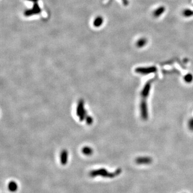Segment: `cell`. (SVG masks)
Wrapping results in <instances>:
<instances>
[{"label":"cell","mask_w":193,"mask_h":193,"mask_svg":"<svg viewBox=\"0 0 193 193\" xmlns=\"http://www.w3.org/2000/svg\"><path fill=\"white\" fill-rule=\"evenodd\" d=\"M121 173V169H117L114 172H109L106 169H100L96 170H93L90 172L89 176L91 177H96V176H101L104 178H113L114 177L119 175Z\"/></svg>","instance_id":"obj_1"},{"label":"cell","mask_w":193,"mask_h":193,"mask_svg":"<svg viewBox=\"0 0 193 193\" xmlns=\"http://www.w3.org/2000/svg\"><path fill=\"white\" fill-rule=\"evenodd\" d=\"M157 72V68L155 67H140L135 69V72L142 75H148L153 72Z\"/></svg>","instance_id":"obj_2"},{"label":"cell","mask_w":193,"mask_h":193,"mask_svg":"<svg viewBox=\"0 0 193 193\" xmlns=\"http://www.w3.org/2000/svg\"><path fill=\"white\" fill-rule=\"evenodd\" d=\"M77 114L80 117L81 121H83V119L85 117L86 113L85 110L84 109V102L83 100H81L79 102L78 107L77 109Z\"/></svg>","instance_id":"obj_3"},{"label":"cell","mask_w":193,"mask_h":193,"mask_svg":"<svg viewBox=\"0 0 193 193\" xmlns=\"http://www.w3.org/2000/svg\"><path fill=\"white\" fill-rule=\"evenodd\" d=\"M152 82L149 81L145 84L143 90L141 91V96L142 99H146L150 92V90Z\"/></svg>","instance_id":"obj_4"},{"label":"cell","mask_w":193,"mask_h":193,"mask_svg":"<svg viewBox=\"0 0 193 193\" xmlns=\"http://www.w3.org/2000/svg\"><path fill=\"white\" fill-rule=\"evenodd\" d=\"M152 162V159L148 157H140L135 160V162L138 165H148Z\"/></svg>","instance_id":"obj_5"},{"label":"cell","mask_w":193,"mask_h":193,"mask_svg":"<svg viewBox=\"0 0 193 193\" xmlns=\"http://www.w3.org/2000/svg\"><path fill=\"white\" fill-rule=\"evenodd\" d=\"M166 8L164 6H160L156 8L152 12V15L154 17L158 18L162 16L165 11Z\"/></svg>","instance_id":"obj_6"},{"label":"cell","mask_w":193,"mask_h":193,"mask_svg":"<svg viewBox=\"0 0 193 193\" xmlns=\"http://www.w3.org/2000/svg\"><path fill=\"white\" fill-rule=\"evenodd\" d=\"M148 43L147 39L145 37L139 38L136 42V46L137 48H141L144 47Z\"/></svg>","instance_id":"obj_7"},{"label":"cell","mask_w":193,"mask_h":193,"mask_svg":"<svg viewBox=\"0 0 193 193\" xmlns=\"http://www.w3.org/2000/svg\"><path fill=\"white\" fill-rule=\"evenodd\" d=\"M68 160V153L66 150H63L61 154V162L63 165H65Z\"/></svg>","instance_id":"obj_8"},{"label":"cell","mask_w":193,"mask_h":193,"mask_svg":"<svg viewBox=\"0 0 193 193\" xmlns=\"http://www.w3.org/2000/svg\"><path fill=\"white\" fill-rule=\"evenodd\" d=\"M8 190L11 192H15L18 190V185L17 183L15 181H11L8 184Z\"/></svg>","instance_id":"obj_9"},{"label":"cell","mask_w":193,"mask_h":193,"mask_svg":"<svg viewBox=\"0 0 193 193\" xmlns=\"http://www.w3.org/2000/svg\"><path fill=\"white\" fill-rule=\"evenodd\" d=\"M183 15L185 17H190L193 15V11L191 10L190 9H185L183 11Z\"/></svg>","instance_id":"obj_10"},{"label":"cell","mask_w":193,"mask_h":193,"mask_svg":"<svg viewBox=\"0 0 193 193\" xmlns=\"http://www.w3.org/2000/svg\"><path fill=\"white\" fill-rule=\"evenodd\" d=\"M103 18L101 17H98L95 19L94 22V25L95 26H100V25L103 23Z\"/></svg>","instance_id":"obj_11"},{"label":"cell","mask_w":193,"mask_h":193,"mask_svg":"<svg viewBox=\"0 0 193 193\" xmlns=\"http://www.w3.org/2000/svg\"><path fill=\"white\" fill-rule=\"evenodd\" d=\"M82 151L84 155L87 156L91 155L92 153V149L90 148L89 147H85L83 149Z\"/></svg>","instance_id":"obj_12"},{"label":"cell","mask_w":193,"mask_h":193,"mask_svg":"<svg viewBox=\"0 0 193 193\" xmlns=\"http://www.w3.org/2000/svg\"><path fill=\"white\" fill-rule=\"evenodd\" d=\"M184 79H185V82H187V83H191V82H192V81H193V76H192V74H187V75L185 77Z\"/></svg>","instance_id":"obj_13"},{"label":"cell","mask_w":193,"mask_h":193,"mask_svg":"<svg viewBox=\"0 0 193 193\" xmlns=\"http://www.w3.org/2000/svg\"><path fill=\"white\" fill-rule=\"evenodd\" d=\"M188 127L190 130L193 131V118L190 119L188 122Z\"/></svg>","instance_id":"obj_14"},{"label":"cell","mask_w":193,"mask_h":193,"mask_svg":"<svg viewBox=\"0 0 193 193\" xmlns=\"http://www.w3.org/2000/svg\"><path fill=\"white\" fill-rule=\"evenodd\" d=\"M86 120H86V121H87V123L88 124H91L92 122V121H93V120H92V119L91 117H87Z\"/></svg>","instance_id":"obj_15"},{"label":"cell","mask_w":193,"mask_h":193,"mask_svg":"<svg viewBox=\"0 0 193 193\" xmlns=\"http://www.w3.org/2000/svg\"><path fill=\"white\" fill-rule=\"evenodd\" d=\"M123 1H124V0H123Z\"/></svg>","instance_id":"obj_16"}]
</instances>
